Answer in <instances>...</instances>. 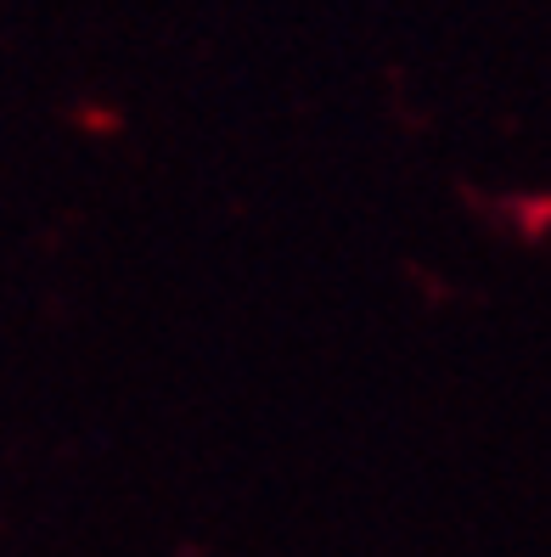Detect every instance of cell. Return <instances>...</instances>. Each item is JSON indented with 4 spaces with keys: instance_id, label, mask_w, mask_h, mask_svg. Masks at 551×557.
<instances>
[]
</instances>
